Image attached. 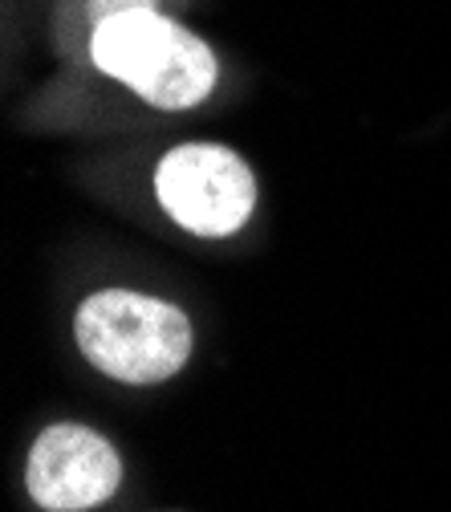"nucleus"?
<instances>
[{"label": "nucleus", "instance_id": "20e7f679", "mask_svg": "<svg viewBox=\"0 0 451 512\" xmlns=\"http://www.w3.org/2000/svg\"><path fill=\"white\" fill-rule=\"evenodd\" d=\"M122 460L98 431L82 423L45 427L29 452V492L49 512H86L114 496Z\"/></svg>", "mask_w": 451, "mask_h": 512}, {"label": "nucleus", "instance_id": "39448f33", "mask_svg": "<svg viewBox=\"0 0 451 512\" xmlns=\"http://www.w3.org/2000/svg\"><path fill=\"white\" fill-rule=\"evenodd\" d=\"M139 9H159V0H86V25L94 33L102 21L118 13H139Z\"/></svg>", "mask_w": 451, "mask_h": 512}, {"label": "nucleus", "instance_id": "f03ea898", "mask_svg": "<svg viewBox=\"0 0 451 512\" xmlns=\"http://www.w3.org/2000/svg\"><path fill=\"white\" fill-rule=\"evenodd\" d=\"M74 338L86 362L131 387H151L179 374L191 358L187 313L131 289H102L82 301Z\"/></svg>", "mask_w": 451, "mask_h": 512}, {"label": "nucleus", "instance_id": "7ed1b4c3", "mask_svg": "<svg viewBox=\"0 0 451 512\" xmlns=\"http://www.w3.org/2000/svg\"><path fill=\"white\" fill-rule=\"evenodd\" d=\"M163 212L196 236H232L256 208L252 167L216 143H183L155 167Z\"/></svg>", "mask_w": 451, "mask_h": 512}, {"label": "nucleus", "instance_id": "f257e3e1", "mask_svg": "<svg viewBox=\"0 0 451 512\" xmlns=\"http://www.w3.org/2000/svg\"><path fill=\"white\" fill-rule=\"evenodd\" d=\"M94 66L155 110H191L216 86V53L159 9L118 13L90 33Z\"/></svg>", "mask_w": 451, "mask_h": 512}]
</instances>
